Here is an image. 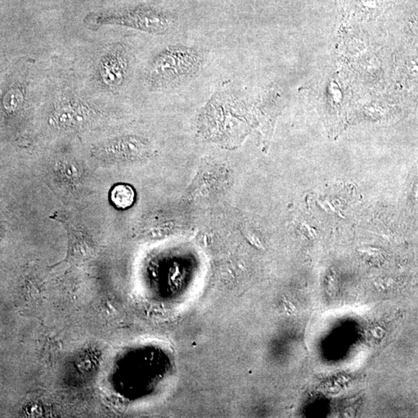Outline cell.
I'll list each match as a JSON object with an SVG mask.
<instances>
[{"label":"cell","instance_id":"obj_3","mask_svg":"<svg viewBox=\"0 0 418 418\" xmlns=\"http://www.w3.org/2000/svg\"><path fill=\"white\" fill-rule=\"evenodd\" d=\"M127 69L128 58L124 49H114L101 61L100 78L107 88L116 89L124 82Z\"/></svg>","mask_w":418,"mask_h":418},{"label":"cell","instance_id":"obj_6","mask_svg":"<svg viewBox=\"0 0 418 418\" xmlns=\"http://www.w3.org/2000/svg\"><path fill=\"white\" fill-rule=\"evenodd\" d=\"M23 95L19 88L10 90L5 96L4 106L9 111H15L23 102Z\"/></svg>","mask_w":418,"mask_h":418},{"label":"cell","instance_id":"obj_5","mask_svg":"<svg viewBox=\"0 0 418 418\" xmlns=\"http://www.w3.org/2000/svg\"><path fill=\"white\" fill-rule=\"evenodd\" d=\"M110 199L116 208L126 209L133 205L136 199V192L129 184L118 183L111 190Z\"/></svg>","mask_w":418,"mask_h":418},{"label":"cell","instance_id":"obj_1","mask_svg":"<svg viewBox=\"0 0 418 418\" xmlns=\"http://www.w3.org/2000/svg\"><path fill=\"white\" fill-rule=\"evenodd\" d=\"M204 61V55L198 48L168 46L153 60L147 81L154 89L176 88L195 78L203 68Z\"/></svg>","mask_w":418,"mask_h":418},{"label":"cell","instance_id":"obj_2","mask_svg":"<svg viewBox=\"0 0 418 418\" xmlns=\"http://www.w3.org/2000/svg\"><path fill=\"white\" fill-rule=\"evenodd\" d=\"M116 23L152 33H167L175 26L174 16L154 9L141 8L116 17Z\"/></svg>","mask_w":418,"mask_h":418},{"label":"cell","instance_id":"obj_4","mask_svg":"<svg viewBox=\"0 0 418 418\" xmlns=\"http://www.w3.org/2000/svg\"><path fill=\"white\" fill-rule=\"evenodd\" d=\"M82 113L71 104L60 106L51 116L50 123L57 128H67L78 123Z\"/></svg>","mask_w":418,"mask_h":418}]
</instances>
